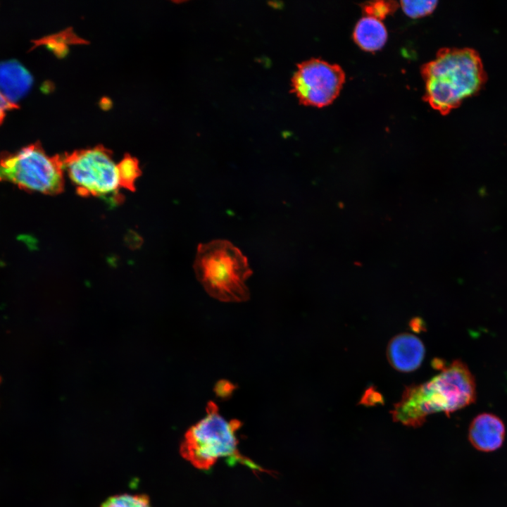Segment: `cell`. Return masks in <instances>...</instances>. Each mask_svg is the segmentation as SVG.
<instances>
[{
	"mask_svg": "<svg viewBox=\"0 0 507 507\" xmlns=\"http://www.w3.org/2000/svg\"><path fill=\"white\" fill-rule=\"evenodd\" d=\"M13 108H16V105L8 100L0 92V124L4 118L6 112Z\"/></svg>",
	"mask_w": 507,
	"mask_h": 507,
	"instance_id": "16",
	"label": "cell"
},
{
	"mask_svg": "<svg viewBox=\"0 0 507 507\" xmlns=\"http://www.w3.org/2000/svg\"><path fill=\"white\" fill-rule=\"evenodd\" d=\"M344 82L345 73L339 65L311 58L298 64L292 86L300 103L320 108L332 103Z\"/></svg>",
	"mask_w": 507,
	"mask_h": 507,
	"instance_id": "7",
	"label": "cell"
},
{
	"mask_svg": "<svg viewBox=\"0 0 507 507\" xmlns=\"http://www.w3.org/2000/svg\"><path fill=\"white\" fill-rule=\"evenodd\" d=\"M504 437V424L498 416L492 413H480L470 425L469 441L479 451H496L503 444Z\"/></svg>",
	"mask_w": 507,
	"mask_h": 507,
	"instance_id": "9",
	"label": "cell"
},
{
	"mask_svg": "<svg viewBox=\"0 0 507 507\" xmlns=\"http://www.w3.org/2000/svg\"><path fill=\"white\" fill-rule=\"evenodd\" d=\"M32 78L28 71L16 61L0 63V92L13 103L30 89Z\"/></svg>",
	"mask_w": 507,
	"mask_h": 507,
	"instance_id": "10",
	"label": "cell"
},
{
	"mask_svg": "<svg viewBox=\"0 0 507 507\" xmlns=\"http://www.w3.org/2000/svg\"><path fill=\"white\" fill-rule=\"evenodd\" d=\"M119 185L131 192L135 191V181L141 175L138 161L129 154L117 164Z\"/></svg>",
	"mask_w": 507,
	"mask_h": 507,
	"instance_id": "12",
	"label": "cell"
},
{
	"mask_svg": "<svg viewBox=\"0 0 507 507\" xmlns=\"http://www.w3.org/2000/svg\"><path fill=\"white\" fill-rule=\"evenodd\" d=\"M63 156H49L39 143L0 158V181L29 192L56 195L63 191Z\"/></svg>",
	"mask_w": 507,
	"mask_h": 507,
	"instance_id": "5",
	"label": "cell"
},
{
	"mask_svg": "<svg viewBox=\"0 0 507 507\" xmlns=\"http://www.w3.org/2000/svg\"><path fill=\"white\" fill-rule=\"evenodd\" d=\"M425 354L423 342L415 335L403 332L394 337L389 342L387 357L389 364L397 371L410 373L422 364Z\"/></svg>",
	"mask_w": 507,
	"mask_h": 507,
	"instance_id": "8",
	"label": "cell"
},
{
	"mask_svg": "<svg viewBox=\"0 0 507 507\" xmlns=\"http://www.w3.org/2000/svg\"><path fill=\"white\" fill-rule=\"evenodd\" d=\"M403 12L413 18H420L431 13L436 8L437 1H401Z\"/></svg>",
	"mask_w": 507,
	"mask_h": 507,
	"instance_id": "14",
	"label": "cell"
},
{
	"mask_svg": "<svg viewBox=\"0 0 507 507\" xmlns=\"http://www.w3.org/2000/svg\"><path fill=\"white\" fill-rule=\"evenodd\" d=\"M436 362L439 373L426 382L406 387L391 411L394 422L418 427L432 413L444 412L449 416L475 403V380L467 365L461 360L445 366L442 361Z\"/></svg>",
	"mask_w": 507,
	"mask_h": 507,
	"instance_id": "1",
	"label": "cell"
},
{
	"mask_svg": "<svg viewBox=\"0 0 507 507\" xmlns=\"http://www.w3.org/2000/svg\"><path fill=\"white\" fill-rule=\"evenodd\" d=\"M397 8L394 1H374L366 3L363 6V11L365 15H369L379 20L383 19L388 14L393 12Z\"/></svg>",
	"mask_w": 507,
	"mask_h": 507,
	"instance_id": "15",
	"label": "cell"
},
{
	"mask_svg": "<svg viewBox=\"0 0 507 507\" xmlns=\"http://www.w3.org/2000/svg\"><path fill=\"white\" fill-rule=\"evenodd\" d=\"M424 100L446 115L465 98L478 92L486 73L478 53L471 48H444L422 67Z\"/></svg>",
	"mask_w": 507,
	"mask_h": 507,
	"instance_id": "2",
	"label": "cell"
},
{
	"mask_svg": "<svg viewBox=\"0 0 507 507\" xmlns=\"http://www.w3.org/2000/svg\"><path fill=\"white\" fill-rule=\"evenodd\" d=\"M101 507H151L146 495L120 494L107 499Z\"/></svg>",
	"mask_w": 507,
	"mask_h": 507,
	"instance_id": "13",
	"label": "cell"
},
{
	"mask_svg": "<svg viewBox=\"0 0 507 507\" xmlns=\"http://www.w3.org/2000/svg\"><path fill=\"white\" fill-rule=\"evenodd\" d=\"M194 269L206 292L223 302L249 299L245 284L251 275L248 260L230 242L215 239L197 247Z\"/></svg>",
	"mask_w": 507,
	"mask_h": 507,
	"instance_id": "3",
	"label": "cell"
},
{
	"mask_svg": "<svg viewBox=\"0 0 507 507\" xmlns=\"http://www.w3.org/2000/svg\"><path fill=\"white\" fill-rule=\"evenodd\" d=\"M353 37L356 44L363 50L375 51L385 44L387 32L380 20L365 15L357 22Z\"/></svg>",
	"mask_w": 507,
	"mask_h": 507,
	"instance_id": "11",
	"label": "cell"
},
{
	"mask_svg": "<svg viewBox=\"0 0 507 507\" xmlns=\"http://www.w3.org/2000/svg\"><path fill=\"white\" fill-rule=\"evenodd\" d=\"M241 426L242 423L238 420H225L216 403L211 401L207 404L204 418L186 432L180 446V453L194 467L201 470L209 469L220 457H228L254 471L265 472L239 453L236 433Z\"/></svg>",
	"mask_w": 507,
	"mask_h": 507,
	"instance_id": "4",
	"label": "cell"
},
{
	"mask_svg": "<svg viewBox=\"0 0 507 507\" xmlns=\"http://www.w3.org/2000/svg\"><path fill=\"white\" fill-rule=\"evenodd\" d=\"M63 160L78 195L110 198L115 203L123 199L111 151L100 145L66 153Z\"/></svg>",
	"mask_w": 507,
	"mask_h": 507,
	"instance_id": "6",
	"label": "cell"
}]
</instances>
